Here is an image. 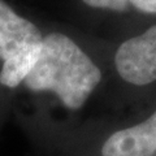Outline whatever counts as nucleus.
I'll return each mask as SVG.
<instances>
[{"label": "nucleus", "mask_w": 156, "mask_h": 156, "mask_svg": "<svg viewBox=\"0 0 156 156\" xmlns=\"http://www.w3.org/2000/svg\"><path fill=\"white\" fill-rule=\"evenodd\" d=\"M101 81V72L91 57L61 33L43 38L38 62L23 81L34 94L52 92L68 109L77 111L89 100Z\"/></svg>", "instance_id": "nucleus-1"}, {"label": "nucleus", "mask_w": 156, "mask_h": 156, "mask_svg": "<svg viewBox=\"0 0 156 156\" xmlns=\"http://www.w3.org/2000/svg\"><path fill=\"white\" fill-rule=\"evenodd\" d=\"M101 156H152L156 154V111L147 120L111 134Z\"/></svg>", "instance_id": "nucleus-4"}, {"label": "nucleus", "mask_w": 156, "mask_h": 156, "mask_svg": "<svg viewBox=\"0 0 156 156\" xmlns=\"http://www.w3.org/2000/svg\"><path fill=\"white\" fill-rule=\"evenodd\" d=\"M42 44L26 48L13 57L3 61L2 69H0V86L9 90L21 86L38 62Z\"/></svg>", "instance_id": "nucleus-5"}, {"label": "nucleus", "mask_w": 156, "mask_h": 156, "mask_svg": "<svg viewBox=\"0 0 156 156\" xmlns=\"http://www.w3.org/2000/svg\"><path fill=\"white\" fill-rule=\"evenodd\" d=\"M43 38L31 21L21 17L8 3L0 0V58L3 61L26 48L41 46Z\"/></svg>", "instance_id": "nucleus-3"}, {"label": "nucleus", "mask_w": 156, "mask_h": 156, "mask_svg": "<svg viewBox=\"0 0 156 156\" xmlns=\"http://www.w3.org/2000/svg\"><path fill=\"white\" fill-rule=\"evenodd\" d=\"M115 64L128 83L146 86L156 81V25L125 41L115 55Z\"/></svg>", "instance_id": "nucleus-2"}, {"label": "nucleus", "mask_w": 156, "mask_h": 156, "mask_svg": "<svg viewBox=\"0 0 156 156\" xmlns=\"http://www.w3.org/2000/svg\"><path fill=\"white\" fill-rule=\"evenodd\" d=\"M129 3L142 12L156 13V0H129Z\"/></svg>", "instance_id": "nucleus-7"}, {"label": "nucleus", "mask_w": 156, "mask_h": 156, "mask_svg": "<svg viewBox=\"0 0 156 156\" xmlns=\"http://www.w3.org/2000/svg\"><path fill=\"white\" fill-rule=\"evenodd\" d=\"M87 5L94 8H104L111 11L124 12L129 8V0H82Z\"/></svg>", "instance_id": "nucleus-6"}]
</instances>
